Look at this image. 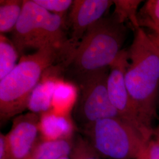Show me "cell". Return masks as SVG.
Segmentation results:
<instances>
[{
  "label": "cell",
  "instance_id": "obj_10",
  "mask_svg": "<svg viewBox=\"0 0 159 159\" xmlns=\"http://www.w3.org/2000/svg\"><path fill=\"white\" fill-rule=\"evenodd\" d=\"M39 130L43 140L53 141L71 139L74 128L67 116L49 111L41 114Z\"/></svg>",
  "mask_w": 159,
  "mask_h": 159
},
{
  "label": "cell",
  "instance_id": "obj_25",
  "mask_svg": "<svg viewBox=\"0 0 159 159\" xmlns=\"http://www.w3.org/2000/svg\"></svg>",
  "mask_w": 159,
  "mask_h": 159
},
{
  "label": "cell",
  "instance_id": "obj_3",
  "mask_svg": "<svg viewBox=\"0 0 159 159\" xmlns=\"http://www.w3.org/2000/svg\"><path fill=\"white\" fill-rule=\"evenodd\" d=\"M128 27L113 14L93 24L70 57L65 71L73 79L110 67L122 51Z\"/></svg>",
  "mask_w": 159,
  "mask_h": 159
},
{
  "label": "cell",
  "instance_id": "obj_16",
  "mask_svg": "<svg viewBox=\"0 0 159 159\" xmlns=\"http://www.w3.org/2000/svg\"><path fill=\"white\" fill-rule=\"evenodd\" d=\"M20 56L12 40L4 34L0 35V81L3 79L17 64Z\"/></svg>",
  "mask_w": 159,
  "mask_h": 159
},
{
  "label": "cell",
  "instance_id": "obj_14",
  "mask_svg": "<svg viewBox=\"0 0 159 159\" xmlns=\"http://www.w3.org/2000/svg\"><path fill=\"white\" fill-rule=\"evenodd\" d=\"M143 2L139 0L113 1L114 15L120 22L127 24L133 31L140 28L138 21L139 7Z\"/></svg>",
  "mask_w": 159,
  "mask_h": 159
},
{
  "label": "cell",
  "instance_id": "obj_21",
  "mask_svg": "<svg viewBox=\"0 0 159 159\" xmlns=\"http://www.w3.org/2000/svg\"><path fill=\"white\" fill-rule=\"evenodd\" d=\"M148 35H149V37H150V39H152V40L153 41L154 43V44L156 45V46L157 47V49H158V50H159V37H157V36H155V35H152V34H148Z\"/></svg>",
  "mask_w": 159,
  "mask_h": 159
},
{
  "label": "cell",
  "instance_id": "obj_15",
  "mask_svg": "<svg viewBox=\"0 0 159 159\" xmlns=\"http://www.w3.org/2000/svg\"><path fill=\"white\" fill-rule=\"evenodd\" d=\"M138 21L140 27L159 37V0H148L144 4L138 12Z\"/></svg>",
  "mask_w": 159,
  "mask_h": 159
},
{
  "label": "cell",
  "instance_id": "obj_22",
  "mask_svg": "<svg viewBox=\"0 0 159 159\" xmlns=\"http://www.w3.org/2000/svg\"><path fill=\"white\" fill-rule=\"evenodd\" d=\"M153 136H154V139L156 140H159V125L158 127L154 130Z\"/></svg>",
  "mask_w": 159,
  "mask_h": 159
},
{
  "label": "cell",
  "instance_id": "obj_4",
  "mask_svg": "<svg viewBox=\"0 0 159 159\" xmlns=\"http://www.w3.org/2000/svg\"><path fill=\"white\" fill-rule=\"evenodd\" d=\"M65 16L51 13L33 0H24L12 41L20 55L29 49L63 45L68 41Z\"/></svg>",
  "mask_w": 159,
  "mask_h": 159
},
{
  "label": "cell",
  "instance_id": "obj_7",
  "mask_svg": "<svg viewBox=\"0 0 159 159\" xmlns=\"http://www.w3.org/2000/svg\"><path fill=\"white\" fill-rule=\"evenodd\" d=\"M128 66V52L122 50L110 66L107 79L110 100L121 118L131 123L148 136L152 137L153 132L149 130L143 124L127 90L125 75Z\"/></svg>",
  "mask_w": 159,
  "mask_h": 159
},
{
  "label": "cell",
  "instance_id": "obj_6",
  "mask_svg": "<svg viewBox=\"0 0 159 159\" xmlns=\"http://www.w3.org/2000/svg\"><path fill=\"white\" fill-rule=\"evenodd\" d=\"M109 70L110 67L102 68L74 80L79 87L75 117L84 126L100 120L120 117L108 96Z\"/></svg>",
  "mask_w": 159,
  "mask_h": 159
},
{
  "label": "cell",
  "instance_id": "obj_24",
  "mask_svg": "<svg viewBox=\"0 0 159 159\" xmlns=\"http://www.w3.org/2000/svg\"><path fill=\"white\" fill-rule=\"evenodd\" d=\"M156 141H157V142L159 143V140H156Z\"/></svg>",
  "mask_w": 159,
  "mask_h": 159
},
{
  "label": "cell",
  "instance_id": "obj_13",
  "mask_svg": "<svg viewBox=\"0 0 159 159\" xmlns=\"http://www.w3.org/2000/svg\"><path fill=\"white\" fill-rule=\"evenodd\" d=\"M24 1H0V32L1 34L12 32L21 16Z\"/></svg>",
  "mask_w": 159,
  "mask_h": 159
},
{
  "label": "cell",
  "instance_id": "obj_2",
  "mask_svg": "<svg viewBox=\"0 0 159 159\" xmlns=\"http://www.w3.org/2000/svg\"><path fill=\"white\" fill-rule=\"evenodd\" d=\"M125 84L144 125L154 133L159 99V52L148 33L140 27L134 31L129 50Z\"/></svg>",
  "mask_w": 159,
  "mask_h": 159
},
{
  "label": "cell",
  "instance_id": "obj_11",
  "mask_svg": "<svg viewBox=\"0 0 159 159\" xmlns=\"http://www.w3.org/2000/svg\"><path fill=\"white\" fill-rule=\"evenodd\" d=\"M56 74H44L40 83L34 89L28 105V108L31 112L37 114L50 111L54 95L58 84Z\"/></svg>",
  "mask_w": 159,
  "mask_h": 159
},
{
  "label": "cell",
  "instance_id": "obj_18",
  "mask_svg": "<svg viewBox=\"0 0 159 159\" xmlns=\"http://www.w3.org/2000/svg\"><path fill=\"white\" fill-rule=\"evenodd\" d=\"M38 5L51 13L64 16L73 3L71 0H33Z\"/></svg>",
  "mask_w": 159,
  "mask_h": 159
},
{
  "label": "cell",
  "instance_id": "obj_19",
  "mask_svg": "<svg viewBox=\"0 0 159 159\" xmlns=\"http://www.w3.org/2000/svg\"><path fill=\"white\" fill-rule=\"evenodd\" d=\"M136 159H159V143L151 139Z\"/></svg>",
  "mask_w": 159,
  "mask_h": 159
},
{
  "label": "cell",
  "instance_id": "obj_5",
  "mask_svg": "<svg viewBox=\"0 0 159 159\" xmlns=\"http://www.w3.org/2000/svg\"><path fill=\"white\" fill-rule=\"evenodd\" d=\"M85 130L97 153L108 159H136L152 139L121 117L98 120Z\"/></svg>",
  "mask_w": 159,
  "mask_h": 159
},
{
  "label": "cell",
  "instance_id": "obj_8",
  "mask_svg": "<svg viewBox=\"0 0 159 159\" xmlns=\"http://www.w3.org/2000/svg\"><path fill=\"white\" fill-rule=\"evenodd\" d=\"M113 5V1L110 0L73 1L68 14L71 33L68 41L74 50L88 29L107 15V12Z\"/></svg>",
  "mask_w": 159,
  "mask_h": 159
},
{
  "label": "cell",
  "instance_id": "obj_23",
  "mask_svg": "<svg viewBox=\"0 0 159 159\" xmlns=\"http://www.w3.org/2000/svg\"><path fill=\"white\" fill-rule=\"evenodd\" d=\"M60 159H71L70 158H69L68 157V156H67V157H61V158H60Z\"/></svg>",
  "mask_w": 159,
  "mask_h": 159
},
{
  "label": "cell",
  "instance_id": "obj_20",
  "mask_svg": "<svg viewBox=\"0 0 159 159\" xmlns=\"http://www.w3.org/2000/svg\"><path fill=\"white\" fill-rule=\"evenodd\" d=\"M0 159H10V154L6 136L0 134Z\"/></svg>",
  "mask_w": 159,
  "mask_h": 159
},
{
  "label": "cell",
  "instance_id": "obj_1",
  "mask_svg": "<svg viewBox=\"0 0 159 159\" xmlns=\"http://www.w3.org/2000/svg\"><path fill=\"white\" fill-rule=\"evenodd\" d=\"M73 51L68 40L63 45L23 55L11 72L0 81L1 121H7L28 108L31 93L46 71L60 64L67 65Z\"/></svg>",
  "mask_w": 159,
  "mask_h": 159
},
{
  "label": "cell",
  "instance_id": "obj_12",
  "mask_svg": "<svg viewBox=\"0 0 159 159\" xmlns=\"http://www.w3.org/2000/svg\"><path fill=\"white\" fill-rule=\"evenodd\" d=\"M73 144L71 139L38 142L29 159H60L70 154Z\"/></svg>",
  "mask_w": 159,
  "mask_h": 159
},
{
  "label": "cell",
  "instance_id": "obj_9",
  "mask_svg": "<svg viewBox=\"0 0 159 159\" xmlns=\"http://www.w3.org/2000/svg\"><path fill=\"white\" fill-rule=\"evenodd\" d=\"M40 117L29 112L13 120L11 129L6 134L10 159H27L36 144L39 130Z\"/></svg>",
  "mask_w": 159,
  "mask_h": 159
},
{
  "label": "cell",
  "instance_id": "obj_17",
  "mask_svg": "<svg viewBox=\"0 0 159 159\" xmlns=\"http://www.w3.org/2000/svg\"><path fill=\"white\" fill-rule=\"evenodd\" d=\"M71 159H101V156L88 141L77 140L73 144Z\"/></svg>",
  "mask_w": 159,
  "mask_h": 159
}]
</instances>
